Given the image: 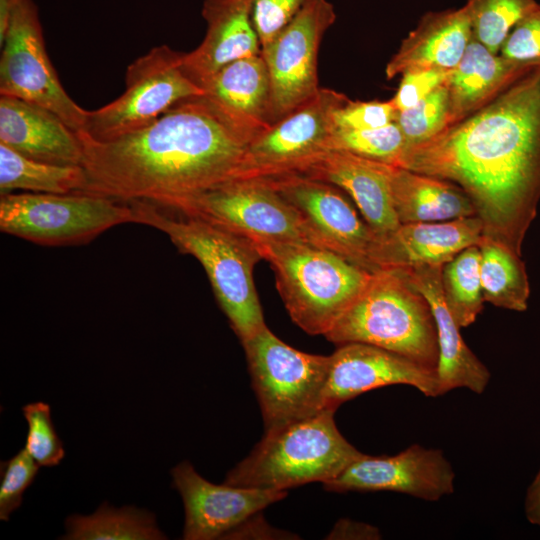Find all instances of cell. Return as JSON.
Wrapping results in <instances>:
<instances>
[{
    "mask_svg": "<svg viewBox=\"0 0 540 540\" xmlns=\"http://www.w3.org/2000/svg\"><path fill=\"white\" fill-rule=\"evenodd\" d=\"M455 472L440 449L413 444L392 456L363 454L323 483L328 491H392L438 501L455 490Z\"/></svg>",
    "mask_w": 540,
    "mask_h": 540,
    "instance_id": "obj_14",
    "label": "cell"
},
{
    "mask_svg": "<svg viewBox=\"0 0 540 540\" xmlns=\"http://www.w3.org/2000/svg\"><path fill=\"white\" fill-rule=\"evenodd\" d=\"M68 540H158L166 538L153 514L134 507L113 508L102 504L88 516L72 515L66 520Z\"/></svg>",
    "mask_w": 540,
    "mask_h": 540,
    "instance_id": "obj_29",
    "label": "cell"
},
{
    "mask_svg": "<svg viewBox=\"0 0 540 540\" xmlns=\"http://www.w3.org/2000/svg\"><path fill=\"white\" fill-rule=\"evenodd\" d=\"M202 16L205 36L183 57L184 70L199 86L227 64L261 53L251 0H204Z\"/></svg>",
    "mask_w": 540,
    "mask_h": 540,
    "instance_id": "obj_21",
    "label": "cell"
},
{
    "mask_svg": "<svg viewBox=\"0 0 540 540\" xmlns=\"http://www.w3.org/2000/svg\"><path fill=\"white\" fill-rule=\"evenodd\" d=\"M441 284L445 302L459 327L471 325L484 303L478 245L465 248L443 265Z\"/></svg>",
    "mask_w": 540,
    "mask_h": 540,
    "instance_id": "obj_30",
    "label": "cell"
},
{
    "mask_svg": "<svg viewBox=\"0 0 540 540\" xmlns=\"http://www.w3.org/2000/svg\"><path fill=\"white\" fill-rule=\"evenodd\" d=\"M393 207L400 224L441 222L476 216L466 193L457 185L400 166H389Z\"/></svg>",
    "mask_w": 540,
    "mask_h": 540,
    "instance_id": "obj_26",
    "label": "cell"
},
{
    "mask_svg": "<svg viewBox=\"0 0 540 540\" xmlns=\"http://www.w3.org/2000/svg\"><path fill=\"white\" fill-rule=\"evenodd\" d=\"M524 512L529 523L540 527V469L527 489Z\"/></svg>",
    "mask_w": 540,
    "mask_h": 540,
    "instance_id": "obj_40",
    "label": "cell"
},
{
    "mask_svg": "<svg viewBox=\"0 0 540 540\" xmlns=\"http://www.w3.org/2000/svg\"><path fill=\"white\" fill-rule=\"evenodd\" d=\"M22 0H0V44L3 42L9 24Z\"/></svg>",
    "mask_w": 540,
    "mask_h": 540,
    "instance_id": "obj_41",
    "label": "cell"
},
{
    "mask_svg": "<svg viewBox=\"0 0 540 540\" xmlns=\"http://www.w3.org/2000/svg\"><path fill=\"white\" fill-rule=\"evenodd\" d=\"M171 474L173 486L184 503L183 539L186 540L222 538L287 495L285 490L213 484L201 477L189 462L178 464Z\"/></svg>",
    "mask_w": 540,
    "mask_h": 540,
    "instance_id": "obj_17",
    "label": "cell"
},
{
    "mask_svg": "<svg viewBox=\"0 0 540 540\" xmlns=\"http://www.w3.org/2000/svg\"><path fill=\"white\" fill-rule=\"evenodd\" d=\"M397 166L460 187L483 236L521 255L540 202V65L474 113L406 147Z\"/></svg>",
    "mask_w": 540,
    "mask_h": 540,
    "instance_id": "obj_1",
    "label": "cell"
},
{
    "mask_svg": "<svg viewBox=\"0 0 540 540\" xmlns=\"http://www.w3.org/2000/svg\"><path fill=\"white\" fill-rule=\"evenodd\" d=\"M325 337L338 346L352 342L374 345L433 369L438 364L431 308L399 268L373 272Z\"/></svg>",
    "mask_w": 540,
    "mask_h": 540,
    "instance_id": "obj_4",
    "label": "cell"
},
{
    "mask_svg": "<svg viewBox=\"0 0 540 540\" xmlns=\"http://www.w3.org/2000/svg\"><path fill=\"white\" fill-rule=\"evenodd\" d=\"M39 467L25 449L1 463V520L7 521L10 515L20 507L23 493L34 481Z\"/></svg>",
    "mask_w": 540,
    "mask_h": 540,
    "instance_id": "obj_35",
    "label": "cell"
},
{
    "mask_svg": "<svg viewBox=\"0 0 540 540\" xmlns=\"http://www.w3.org/2000/svg\"><path fill=\"white\" fill-rule=\"evenodd\" d=\"M335 20V8L329 0H310L261 49L270 77L271 124L292 113L319 92V47Z\"/></svg>",
    "mask_w": 540,
    "mask_h": 540,
    "instance_id": "obj_13",
    "label": "cell"
},
{
    "mask_svg": "<svg viewBox=\"0 0 540 540\" xmlns=\"http://www.w3.org/2000/svg\"><path fill=\"white\" fill-rule=\"evenodd\" d=\"M201 96L236 126L260 134L271 125V85L261 53L231 62L203 81Z\"/></svg>",
    "mask_w": 540,
    "mask_h": 540,
    "instance_id": "obj_24",
    "label": "cell"
},
{
    "mask_svg": "<svg viewBox=\"0 0 540 540\" xmlns=\"http://www.w3.org/2000/svg\"><path fill=\"white\" fill-rule=\"evenodd\" d=\"M310 0H251L252 16L261 49L299 13Z\"/></svg>",
    "mask_w": 540,
    "mask_h": 540,
    "instance_id": "obj_38",
    "label": "cell"
},
{
    "mask_svg": "<svg viewBox=\"0 0 540 540\" xmlns=\"http://www.w3.org/2000/svg\"><path fill=\"white\" fill-rule=\"evenodd\" d=\"M333 409L265 431L252 452L230 470L232 486L286 490L332 480L363 453L338 430Z\"/></svg>",
    "mask_w": 540,
    "mask_h": 540,
    "instance_id": "obj_5",
    "label": "cell"
},
{
    "mask_svg": "<svg viewBox=\"0 0 540 540\" xmlns=\"http://www.w3.org/2000/svg\"><path fill=\"white\" fill-rule=\"evenodd\" d=\"M22 412L28 426L24 449L39 466L59 465L65 451L52 422L50 406L42 401L33 402L23 406Z\"/></svg>",
    "mask_w": 540,
    "mask_h": 540,
    "instance_id": "obj_34",
    "label": "cell"
},
{
    "mask_svg": "<svg viewBox=\"0 0 540 540\" xmlns=\"http://www.w3.org/2000/svg\"><path fill=\"white\" fill-rule=\"evenodd\" d=\"M499 53L519 64L540 65V3L515 25Z\"/></svg>",
    "mask_w": 540,
    "mask_h": 540,
    "instance_id": "obj_37",
    "label": "cell"
},
{
    "mask_svg": "<svg viewBox=\"0 0 540 540\" xmlns=\"http://www.w3.org/2000/svg\"><path fill=\"white\" fill-rule=\"evenodd\" d=\"M482 236L477 216L400 224L385 235H375L369 258L376 270L444 265L465 248L478 245Z\"/></svg>",
    "mask_w": 540,
    "mask_h": 540,
    "instance_id": "obj_18",
    "label": "cell"
},
{
    "mask_svg": "<svg viewBox=\"0 0 540 540\" xmlns=\"http://www.w3.org/2000/svg\"><path fill=\"white\" fill-rule=\"evenodd\" d=\"M398 111L388 101H353L349 98L332 114L334 128L367 130L384 127L396 121Z\"/></svg>",
    "mask_w": 540,
    "mask_h": 540,
    "instance_id": "obj_36",
    "label": "cell"
},
{
    "mask_svg": "<svg viewBox=\"0 0 540 540\" xmlns=\"http://www.w3.org/2000/svg\"><path fill=\"white\" fill-rule=\"evenodd\" d=\"M405 141L397 122L367 130L333 128L331 150H342L354 155L390 165H398Z\"/></svg>",
    "mask_w": 540,
    "mask_h": 540,
    "instance_id": "obj_32",
    "label": "cell"
},
{
    "mask_svg": "<svg viewBox=\"0 0 540 540\" xmlns=\"http://www.w3.org/2000/svg\"><path fill=\"white\" fill-rule=\"evenodd\" d=\"M265 179L300 212L327 249L366 271H377L369 258L375 233L340 188L300 174Z\"/></svg>",
    "mask_w": 540,
    "mask_h": 540,
    "instance_id": "obj_15",
    "label": "cell"
},
{
    "mask_svg": "<svg viewBox=\"0 0 540 540\" xmlns=\"http://www.w3.org/2000/svg\"><path fill=\"white\" fill-rule=\"evenodd\" d=\"M532 67L490 51L472 36L445 82L450 99V125L483 107Z\"/></svg>",
    "mask_w": 540,
    "mask_h": 540,
    "instance_id": "obj_25",
    "label": "cell"
},
{
    "mask_svg": "<svg viewBox=\"0 0 540 540\" xmlns=\"http://www.w3.org/2000/svg\"><path fill=\"white\" fill-rule=\"evenodd\" d=\"M125 223H136L132 205L99 194L23 192L0 197L1 231L40 245L86 243Z\"/></svg>",
    "mask_w": 540,
    "mask_h": 540,
    "instance_id": "obj_7",
    "label": "cell"
},
{
    "mask_svg": "<svg viewBox=\"0 0 540 540\" xmlns=\"http://www.w3.org/2000/svg\"><path fill=\"white\" fill-rule=\"evenodd\" d=\"M242 344L265 431L324 410L329 356L297 350L267 326Z\"/></svg>",
    "mask_w": 540,
    "mask_h": 540,
    "instance_id": "obj_8",
    "label": "cell"
},
{
    "mask_svg": "<svg viewBox=\"0 0 540 540\" xmlns=\"http://www.w3.org/2000/svg\"><path fill=\"white\" fill-rule=\"evenodd\" d=\"M87 184L82 166L56 165L28 158L0 143V193L22 190L32 193L84 192Z\"/></svg>",
    "mask_w": 540,
    "mask_h": 540,
    "instance_id": "obj_28",
    "label": "cell"
},
{
    "mask_svg": "<svg viewBox=\"0 0 540 540\" xmlns=\"http://www.w3.org/2000/svg\"><path fill=\"white\" fill-rule=\"evenodd\" d=\"M329 361L324 409L336 410L362 393L390 385H408L426 397L441 395L436 369L374 345H339Z\"/></svg>",
    "mask_w": 540,
    "mask_h": 540,
    "instance_id": "obj_16",
    "label": "cell"
},
{
    "mask_svg": "<svg viewBox=\"0 0 540 540\" xmlns=\"http://www.w3.org/2000/svg\"><path fill=\"white\" fill-rule=\"evenodd\" d=\"M396 122L405 147L431 139L450 125V99L446 84L438 87L415 106L398 111Z\"/></svg>",
    "mask_w": 540,
    "mask_h": 540,
    "instance_id": "obj_33",
    "label": "cell"
},
{
    "mask_svg": "<svg viewBox=\"0 0 540 540\" xmlns=\"http://www.w3.org/2000/svg\"><path fill=\"white\" fill-rule=\"evenodd\" d=\"M184 53L167 45L152 48L131 63L124 92L109 104L88 111L82 130L87 137L106 141L142 129L179 102L204 91L183 68Z\"/></svg>",
    "mask_w": 540,
    "mask_h": 540,
    "instance_id": "obj_10",
    "label": "cell"
},
{
    "mask_svg": "<svg viewBox=\"0 0 540 540\" xmlns=\"http://www.w3.org/2000/svg\"><path fill=\"white\" fill-rule=\"evenodd\" d=\"M0 143L37 161L82 164L78 133L50 110L16 97L0 95Z\"/></svg>",
    "mask_w": 540,
    "mask_h": 540,
    "instance_id": "obj_20",
    "label": "cell"
},
{
    "mask_svg": "<svg viewBox=\"0 0 540 540\" xmlns=\"http://www.w3.org/2000/svg\"><path fill=\"white\" fill-rule=\"evenodd\" d=\"M472 36L465 6L428 11L388 61L386 78L424 69L451 71L463 57Z\"/></svg>",
    "mask_w": 540,
    "mask_h": 540,
    "instance_id": "obj_23",
    "label": "cell"
},
{
    "mask_svg": "<svg viewBox=\"0 0 540 540\" xmlns=\"http://www.w3.org/2000/svg\"><path fill=\"white\" fill-rule=\"evenodd\" d=\"M77 133L87 179L84 192L161 207L232 179L258 135L226 120L201 96L114 139L98 141Z\"/></svg>",
    "mask_w": 540,
    "mask_h": 540,
    "instance_id": "obj_2",
    "label": "cell"
},
{
    "mask_svg": "<svg viewBox=\"0 0 540 540\" xmlns=\"http://www.w3.org/2000/svg\"><path fill=\"white\" fill-rule=\"evenodd\" d=\"M537 4L536 0H466L464 6L473 37L499 53L511 30Z\"/></svg>",
    "mask_w": 540,
    "mask_h": 540,
    "instance_id": "obj_31",
    "label": "cell"
},
{
    "mask_svg": "<svg viewBox=\"0 0 540 540\" xmlns=\"http://www.w3.org/2000/svg\"><path fill=\"white\" fill-rule=\"evenodd\" d=\"M347 99L340 92L320 88L314 98L249 143L232 179L301 174L331 150L332 114Z\"/></svg>",
    "mask_w": 540,
    "mask_h": 540,
    "instance_id": "obj_11",
    "label": "cell"
},
{
    "mask_svg": "<svg viewBox=\"0 0 540 540\" xmlns=\"http://www.w3.org/2000/svg\"><path fill=\"white\" fill-rule=\"evenodd\" d=\"M478 247L484 301L508 310L526 311L530 283L521 255L505 244L484 236Z\"/></svg>",
    "mask_w": 540,
    "mask_h": 540,
    "instance_id": "obj_27",
    "label": "cell"
},
{
    "mask_svg": "<svg viewBox=\"0 0 540 540\" xmlns=\"http://www.w3.org/2000/svg\"><path fill=\"white\" fill-rule=\"evenodd\" d=\"M0 46V95L46 108L80 132L87 110L68 95L51 64L33 0H22Z\"/></svg>",
    "mask_w": 540,
    "mask_h": 540,
    "instance_id": "obj_12",
    "label": "cell"
},
{
    "mask_svg": "<svg viewBox=\"0 0 540 540\" xmlns=\"http://www.w3.org/2000/svg\"><path fill=\"white\" fill-rule=\"evenodd\" d=\"M442 267L423 265L403 269L411 283L426 298L433 313L439 351L436 372L440 393L443 395L453 389L466 388L482 394L491 374L463 340L461 328L445 302L441 284Z\"/></svg>",
    "mask_w": 540,
    "mask_h": 540,
    "instance_id": "obj_19",
    "label": "cell"
},
{
    "mask_svg": "<svg viewBox=\"0 0 540 540\" xmlns=\"http://www.w3.org/2000/svg\"><path fill=\"white\" fill-rule=\"evenodd\" d=\"M389 166L346 151L330 150L300 175L348 193L368 226L381 236L400 225L391 198Z\"/></svg>",
    "mask_w": 540,
    "mask_h": 540,
    "instance_id": "obj_22",
    "label": "cell"
},
{
    "mask_svg": "<svg viewBox=\"0 0 540 540\" xmlns=\"http://www.w3.org/2000/svg\"><path fill=\"white\" fill-rule=\"evenodd\" d=\"M164 208L199 217L252 241L326 248L300 212L265 178L230 179Z\"/></svg>",
    "mask_w": 540,
    "mask_h": 540,
    "instance_id": "obj_9",
    "label": "cell"
},
{
    "mask_svg": "<svg viewBox=\"0 0 540 540\" xmlns=\"http://www.w3.org/2000/svg\"><path fill=\"white\" fill-rule=\"evenodd\" d=\"M129 203L136 223L165 233L180 252L200 262L220 308L242 343L266 327L253 278L262 256L252 240L199 217L182 213L173 216L148 201Z\"/></svg>",
    "mask_w": 540,
    "mask_h": 540,
    "instance_id": "obj_3",
    "label": "cell"
},
{
    "mask_svg": "<svg viewBox=\"0 0 540 540\" xmlns=\"http://www.w3.org/2000/svg\"><path fill=\"white\" fill-rule=\"evenodd\" d=\"M253 242L275 273L276 287L291 319L310 335L325 336L373 273L311 244Z\"/></svg>",
    "mask_w": 540,
    "mask_h": 540,
    "instance_id": "obj_6",
    "label": "cell"
},
{
    "mask_svg": "<svg viewBox=\"0 0 540 540\" xmlns=\"http://www.w3.org/2000/svg\"><path fill=\"white\" fill-rule=\"evenodd\" d=\"M450 71L424 69L402 74L399 87L391 99L397 111L409 109L445 84Z\"/></svg>",
    "mask_w": 540,
    "mask_h": 540,
    "instance_id": "obj_39",
    "label": "cell"
}]
</instances>
